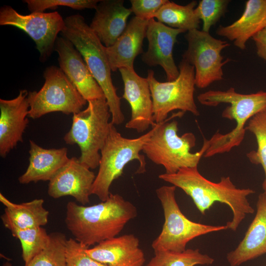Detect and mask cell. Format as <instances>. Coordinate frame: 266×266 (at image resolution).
<instances>
[{
	"label": "cell",
	"mask_w": 266,
	"mask_h": 266,
	"mask_svg": "<svg viewBox=\"0 0 266 266\" xmlns=\"http://www.w3.org/2000/svg\"><path fill=\"white\" fill-rule=\"evenodd\" d=\"M136 207L121 195L110 194L105 201L90 206L69 201L65 223L74 239L89 248L118 236L137 216Z\"/></svg>",
	"instance_id": "1"
},
{
	"label": "cell",
	"mask_w": 266,
	"mask_h": 266,
	"mask_svg": "<svg viewBox=\"0 0 266 266\" xmlns=\"http://www.w3.org/2000/svg\"><path fill=\"white\" fill-rule=\"evenodd\" d=\"M159 178L182 189L192 199L200 212L204 214L215 202L228 205L233 216L227 222L228 229L235 231L247 214H252L247 196L255 193L250 188H238L229 176L222 177L218 183L210 181L199 171L198 166L184 167L173 174L163 173Z\"/></svg>",
	"instance_id": "2"
},
{
	"label": "cell",
	"mask_w": 266,
	"mask_h": 266,
	"mask_svg": "<svg viewBox=\"0 0 266 266\" xmlns=\"http://www.w3.org/2000/svg\"><path fill=\"white\" fill-rule=\"evenodd\" d=\"M197 99L202 105L208 106L229 104L222 116L236 122L235 127L230 132L225 134L216 132L208 139L209 146L203 155L205 158L229 152L238 146L244 138L246 124L255 115L266 109L265 91L243 94L231 87L226 91L209 90L199 95Z\"/></svg>",
	"instance_id": "3"
},
{
	"label": "cell",
	"mask_w": 266,
	"mask_h": 266,
	"mask_svg": "<svg viewBox=\"0 0 266 266\" xmlns=\"http://www.w3.org/2000/svg\"><path fill=\"white\" fill-rule=\"evenodd\" d=\"M65 27L61 33L69 40L82 56L89 70L102 89L114 125L123 123L125 117L121 107V98L111 78V69L101 42L83 16L76 14L65 19Z\"/></svg>",
	"instance_id": "4"
},
{
	"label": "cell",
	"mask_w": 266,
	"mask_h": 266,
	"mask_svg": "<svg viewBox=\"0 0 266 266\" xmlns=\"http://www.w3.org/2000/svg\"><path fill=\"white\" fill-rule=\"evenodd\" d=\"M185 112L173 113L165 121L156 124L155 130L142 152L153 163L164 167L166 174H173L184 167H197L208 147V140L204 138L201 149L191 152L196 145V138L192 133L179 136L178 122L172 120L182 117Z\"/></svg>",
	"instance_id": "5"
},
{
	"label": "cell",
	"mask_w": 266,
	"mask_h": 266,
	"mask_svg": "<svg viewBox=\"0 0 266 266\" xmlns=\"http://www.w3.org/2000/svg\"><path fill=\"white\" fill-rule=\"evenodd\" d=\"M156 125L147 133L134 138L123 137L112 123L106 141L100 152L98 172L92 186L91 195L101 201L109 197L112 182L123 173L130 162L137 160L139 167L137 173L145 171L144 157L140 154L143 146L153 133Z\"/></svg>",
	"instance_id": "6"
},
{
	"label": "cell",
	"mask_w": 266,
	"mask_h": 266,
	"mask_svg": "<svg viewBox=\"0 0 266 266\" xmlns=\"http://www.w3.org/2000/svg\"><path fill=\"white\" fill-rule=\"evenodd\" d=\"M106 99L88 101L87 107L73 114L72 124L64 140L77 144L80 150V162L89 169L99 167L100 152L109 133L112 123Z\"/></svg>",
	"instance_id": "7"
},
{
	"label": "cell",
	"mask_w": 266,
	"mask_h": 266,
	"mask_svg": "<svg viewBox=\"0 0 266 266\" xmlns=\"http://www.w3.org/2000/svg\"><path fill=\"white\" fill-rule=\"evenodd\" d=\"M176 187L162 186L156 190L161 203L165 218L162 231L152 242L154 252L170 251L181 252L194 238L212 232L228 229L225 226H213L196 223L181 212L175 199Z\"/></svg>",
	"instance_id": "8"
},
{
	"label": "cell",
	"mask_w": 266,
	"mask_h": 266,
	"mask_svg": "<svg viewBox=\"0 0 266 266\" xmlns=\"http://www.w3.org/2000/svg\"><path fill=\"white\" fill-rule=\"evenodd\" d=\"M179 74L174 80L160 82L152 70L147 71L153 105V120L156 124L165 121L175 110L189 112L199 116L200 112L194 100L195 72L194 67L182 59L179 65Z\"/></svg>",
	"instance_id": "9"
},
{
	"label": "cell",
	"mask_w": 266,
	"mask_h": 266,
	"mask_svg": "<svg viewBox=\"0 0 266 266\" xmlns=\"http://www.w3.org/2000/svg\"><path fill=\"white\" fill-rule=\"evenodd\" d=\"M43 77L45 81L39 91L28 92L30 118L37 119L54 112L74 114L88 103L60 67H47Z\"/></svg>",
	"instance_id": "10"
},
{
	"label": "cell",
	"mask_w": 266,
	"mask_h": 266,
	"mask_svg": "<svg viewBox=\"0 0 266 266\" xmlns=\"http://www.w3.org/2000/svg\"><path fill=\"white\" fill-rule=\"evenodd\" d=\"M185 38L188 46L182 59L194 67L196 86L203 89L223 80V67L232 60H224L221 52L230 44L199 29L187 32Z\"/></svg>",
	"instance_id": "11"
},
{
	"label": "cell",
	"mask_w": 266,
	"mask_h": 266,
	"mask_svg": "<svg viewBox=\"0 0 266 266\" xmlns=\"http://www.w3.org/2000/svg\"><path fill=\"white\" fill-rule=\"evenodd\" d=\"M0 25L16 27L26 33L35 42L39 60L46 62L55 49L58 34L65 27V19L57 11L22 14L11 6L0 8Z\"/></svg>",
	"instance_id": "12"
},
{
	"label": "cell",
	"mask_w": 266,
	"mask_h": 266,
	"mask_svg": "<svg viewBox=\"0 0 266 266\" xmlns=\"http://www.w3.org/2000/svg\"><path fill=\"white\" fill-rule=\"evenodd\" d=\"M172 28L154 18L149 21L146 38L148 48L141 56L142 62L149 66H161L167 81L175 80L179 74L173 56V50L177 36L185 33Z\"/></svg>",
	"instance_id": "13"
},
{
	"label": "cell",
	"mask_w": 266,
	"mask_h": 266,
	"mask_svg": "<svg viewBox=\"0 0 266 266\" xmlns=\"http://www.w3.org/2000/svg\"><path fill=\"white\" fill-rule=\"evenodd\" d=\"M124 83L122 98L130 105L131 117L125 125L127 129L138 133L146 131L156 123L153 120V105L147 78L138 75L134 70L119 69Z\"/></svg>",
	"instance_id": "14"
},
{
	"label": "cell",
	"mask_w": 266,
	"mask_h": 266,
	"mask_svg": "<svg viewBox=\"0 0 266 266\" xmlns=\"http://www.w3.org/2000/svg\"><path fill=\"white\" fill-rule=\"evenodd\" d=\"M54 50L58 54L59 67L87 101L105 98L82 56L69 40L58 36Z\"/></svg>",
	"instance_id": "15"
},
{
	"label": "cell",
	"mask_w": 266,
	"mask_h": 266,
	"mask_svg": "<svg viewBox=\"0 0 266 266\" xmlns=\"http://www.w3.org/2000/svg\"><path fill=\"white\" fill-rule=\"evenodd\" d=\"M96 175L83 165L78 158L71 157L49 181L48 194L58 199L71 196L81 205L90 202Z\"/></svg>",
	"instance_id": "16"
},
{
	"label": "cell",
	"mask_w": 266,
	"mask_h": 266,
	"mask_svg": "<svg viewBox=\"0 0 266 266\" xmlns=\"http://www.w3.org/2000/svg\"><path fill=\"white\" fill-rule=\"evenodd\" d=\"M28 92L21 90L11 100L0 99V156L5 158L19 142L29 124Z\"/></svg>",
	"instance_id": "17"
},
{
	"label": "cell",
	"mask_w": 266,
	"mask_h": 266,
	"mask_svg": "<svg viewBox=\"0 0 266 266\" xmlns=\"http://www.w3.org/2000/svg\"><path fill=\"white\" fill-rule=\"evenodd\" d=\"M94 260L107 266H143L145 255L133 234L117 236L86 250Z\"/></svg>",
	"instance_id": "18"
},
{
	"label": "cell",
	"mask_w": 266,
	"mask_h": 266,
	"mask_svg": "<svg viewBox=\"0 0 266 266\" xmlns=\"http://www.w3.org/2000/svg\"><path fill=\"white\" fill-rule=\"evenodd\" d=\"M149 20L132 18L122 34L105 51L112 71L121 68L134 70L136 57L143 53V42L146 36Z\"/></svg>",
	"instance_id": "19"
},
{
	"label": "cell",
	"mask_w": 266,
	"mask_h": 266,
	"mask_svg": "<svg viewBox=\"0 0 266 266\" xmlns=\"http://www.w3.org/2000/svg\"><path fill=\"white\" fill-rule=\"evenodd\" d=\"M124 3L123 0H101L95 9L89 26L105 47L112 45L127 27L132 12Z\"/></svg>",
	"instance_id": "20"
},
{
	"label": "cell",
	"mask_w": 266,
	"mask_h": 266,
	"mask_svg": "<svg viewBox=\"0 0 266 266\" xmlns=\"http://www.w3.org/2000/svg\"><path fill=\"white\" fill-rule=\"evenodd\" d=\"M266 253V192L261 194L257 212L245 235L237 247L227 255L231 266L242 263Z\"/></svg>",
	"instance_id": "21"
},
{
	"label": "cell",
	"mask_w": 266,
	"mask_h": 266,
	"mask_svg": "<svg viewBox=\"0 0 266 266\" xmlns=\"http://www.w3.org/2000/svg\"><path fill=\"white\" fill-rule=\"evenodd\" d=\"M266 26V0H249L241 16L232 24L220 26L216 33L241 50L250 38Z\"/></svg>",
	"instance_id": "22"
},
{
	"label": "cell",
	"mask_w": 266,
	"mask_h": 266,
	"mask_svg": "<svg viewBox=\"0 0 266 266\" xmlns=\"http://www.w3.org/2000/svg\"><path fill=\"white\" fill-rule=\"evenodd\" d=\"M29 143V164L26 171L18 178L21 184L49 181L69 160L66 147L46 149L32 140Z\"/></svg>",
	"instance_id": "23"
},
{
	"label": "cell",
	"mask_w": 266,
	"mask_h": 266,
	"mask_svg": "<svg viewBox=\"0 0 266 266\" xmlns=\"http://www.w3.org/2000/svg\"><path fill=\"white\" fill-rule=\"evenodd\" d=\"M0 201L5 206L4 212L1 216L4 226L12 225L27 229L42 227L48 223L49 212L44 207L42 199L15 203L0 193Z\"/></svg>",
	"instance_id": "24"
},
{
	"label": "cell",
	"mask_w": 266,
	"mask_h": 266,
	"mask_svg": "<svg viewBox=\"0 0 266 266\" xmlns=\"http://www.w3.org/2000/svg\"><path fill=\"white\" fill-rule=\"evenodd\" d=\"M197 1L193 0L185 5L167 1L164 4L155 15L157 21L174 29L188 32L199 29L200 20L195 8Z\"/></svg>",
	"instance_id": "25"
},
{
	"label": "cell",
	"mask_w": 266,
	"mask_h": 266,
	"mask_svg": "<svg viewBox=\"0 0 266 266\" xmlns=\"http://www.w3.org/2000/svg\"><path fill=\"white\" fill-rule=\"evenodd\" d=\"M4 227L11 232L13 236L20 240L25 265L43 250L48 243L49 234L42 227L20 229L12 225Z\"/></svg>",
	"instance_id": "26"
},
{
	"label": "cell",
	"mask_w": 266,
	"mask_h": 266,
	"mask_svg": "<svg viewBox=\"0 0 266 266\" xmlns=\"http://www.w3.org/2000/svg\"><path fill=\"white\" fill-rule=\"evenodd\" d=\"M214 260L199 249H187L181 252L170 251L154 252L146 266H195L211 265Z\"/></svg>",
	"instance_id": "27"
},
{
	"label": "cell",
	"mask_w": 266,
	"mask_h": 266,
	"mask_svg": "<svg viewBox=\"0 0 266 266\" xmlns=\"http://www.w3.org/2000/svg\"><path fill=\"white\" fill-rule=\"evenodd\" d=\"M245 129L254 135L258 145L256 150L247 153L246 156L251 163L262 166L265 176L263 188L266 192V109L253 116Z\"/></svg>",
	"instance_id": "28"
},
{
	"label": "cell",
	"mask_w": 266,
	"mask_h": 266,
	"mask_svg": "<svg viewBox=\"0 0 266 266\" xmlns=\"http://www.w3.org/2000/svg\"><path fill=\"white\" fill-rule=\"evenodd\" d=\"M45 248L25 266H66L65 235L60 232L49 234Z\"/></svg>",
	"instance_id": "29"
},
{
	"label": "cell",
	"mask_w": 266,
	"mask_h": 266,
	"mask_svg": "<svg viewBox=\"0 0 266 266\" xmlns=\"http://www.w3.org/2000/svg\"><path fill=\"white\" fill-rule=\"evenodd\" d=\"M230 1L228 0H201L199 1L195 11L200 20L202 22V31L209 33L211 28L224 15Z\"/></svg>",
	"instance_id": "30"
},
{
	"label": "cell",
	"mask_w": 266,
	"mask_h": 266,
	"mask_svg": "<svg viewBox=\"0 0 266 266\" xmlns=\"http://www.w3.org/2000/svg\"><path fill=\"white\" fill-rule=\"evenodd\" d=\"M31 13L43 12L47 9L66 6L73 9H96L99 0H25Z\"/></svg>",
	"instance_id": "31"
},
{
	"label": "cell",
	"mask_w": 266,
	"mask_h": 266,
	"mask_svg": "<svg viewBox=\"0 0 266 266\" xmlns=\"http://www.w3.org/2000/svg\"><path fill=\"white\" fill-rule=\"evenodd\" d=\"M88 248L75 239H67L66 244V266H107L89 256L86 252Z\"/></svg>",
	"instance_id": "32"
},
{
	"label": "cell",
	"mask_w": 266,
	"mask_h": 266,
	"mask_svg": "<svg viewBox=\"0 0 266 266\" xmlns=\"http://www.w3.org/2000/svg\"><path fill=\"white\" fill-rule=\"evenodd\" d=\"M167 0H131L132 12L135 16L146 20L154 18L155 15Z\"/></svg>",
	"instance_id": "33"
},
{
	"label": "cell",
	"mask_w": 266,
	"mask_h": 266,
	"mask_svg": "<svg viewBox=\"0 0 266 266\" xmlns=\"http://www.w3.org/2000/svg\"><path fill=\"white\" fill-rule=\"evenodd\" d=\"M252 38L255 44L258 56L266 61V26Z\"/></svg>",
	"instance_id": "34"
},
{
	"label": "cell",
	"mask_w": 266,
	"mask_h": 266,
	"mask_svg": "<svg viewBox=\"0 0 266 266\" xmlns=\"http://www.w3.org/2000/svg\"><path fill=\"white\" fill-rule=\"evenodd\" d=\"M2 266H13L12 264L9 262H5Z\"/></svg>",
	"instance_id": "35"
}]
</instances>
